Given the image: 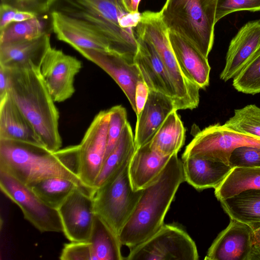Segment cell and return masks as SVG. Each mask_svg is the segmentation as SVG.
Segmentation results:
<instances>
[{
	"mask_svg": "<svg viewBox=\"0 0 260 260\" xmlns=\"http://www.w3.org/2000/svg\"><path fill=\"white\" fill-rule=\"evenodd\" d=\"M0 170L26 185L44 178L60 177L93 191L79 176L78 145L53 152L42 145L0 139Z\"/></svg>",
	"mask_w": 260,
	"mask_h": 260,
	"instance_id": "cell-1",
	"label": "cell"
},
{
	"mask_svg": "<svg viewBox=\"0 0 260 260\" xmlns=\"http://www.w3.org/2000/svg\"><path fill=\"white\" fill-rule=\"evenodd\" d=\"M173 154L159 175L143 189L130 217L118 234L129 249L146 240L164 224L165 216L180 185L185 181L182 161Z\"/></svg>",
	"mask_w": 260,
	"mask_h": 260,
	"instance_id": "cell-2",
	"label": "cell"
},
{
	"mask_svg": "<svg viewBox=\"0 0 260 260\" xmlns=\"http://www.w3.org/2000/svg\"><path fill=\"white\" fill-rule=\"evenodd\" d=\"M6 69L9 95L33 126L45 147L53 152L58 150L62 146L59 111L40 70Z\"/></svg>",
	"mask_w": 260,
	"mask_h": 260,
	"instance_id": "cell-3",
	"label": "cell"
},
{
	"mask_svg": "<svg viewBox=\"0 0 260 260\" xmlns=\"http://www.w3.org/2000/svg\"><path fill=\"white\" fill-rule=\"evenodd\" d=\"M218 0H166L160 13L169 30L184 37L208 58L214 38Z\"/></svg>",
	"mask_w": 260,
	"mask_h": 260,
	"instance_id": "cell-4",
	"label": "cell"
},
{
	"mask_svg": "<svg viewBox=\"0 0 260 260\" xmlns=\"http://www.w3.org/2000/svg\"><path fill=\"white\" fill-rule=\"evenodd\" d=\"M136 28V36L149 40L160 57L176 92L175 109L192 110L200 102V88L183 73L172 49L169 29L160 12L145 11Z\"/></svg>",
	"mask_w": 260,
	"mask_h": 260,
	"instance_id": "cell-5",
	"label": "cell"
},
{
	"mask_svg": "<svg viewBox=\"0 0 260 260\" xmlns=\"http://www.w3.org/2000/svg\"><path fill=\"white\" fill-rule=\"evenodd\" d=\"M129 161L96 189L93 195L95 213L118 236L134 211L143 190H134L132 187L128 173Z\"/></svg>",
	"mask_w": 260,
	"mask_h": 260,
	"instance_id": "cell-6",
	"label": "cell"
},
{
	"mask_svg": "<svg viewBox=\"0 0 260 260\" xmlns=\"http://www.w3.org/2000/svg\"><path fill=\"white\" fill-rule=\"evenodd\" d=\"M194 242L180 228L164 224L152 236L131 248L127 260H197Z\"/></svg>",
	"mask_w": 260,
	"mask_h": 260,
	"instance_id": "cell-7",
	"label": "cell"
},
{
	"mask_svg": "<svg viewBox=\"0 0 260 260\" xmlns=\"http://www.w3.org/2000/svg\"><path fill=\"white\" fill-rule=\"evenodd\" d=\"M241 146L260 148V138L233 131L218 123L197 133L182 157H201L229 165L232 152Z\"/></svg>",
	"mask_w": 260,
	"mask_h": 260,
	"instance_id": "cell-8",
	"label": "cell"
},
{
	"mask_svg": "<svg viewBox=\"0 0 260 260\" xmlns=\"http://www.w3.org/2000/svg\"><path fill=\"white\" fill-rule=\"evenodd\" d=\"M2 191L22 210L24 217L41 232H63L57 209L44 203L27 185L0 170Z\"/></svg>",
	"mask_w": 260,
	"mask_h": 260,
	"instance_id": "cell-9",
	"label": "cell"
},
{
	"mask_svg": "<svg viewBox=\"0 0 260 260\" xmlns=\"http://www.w3.org/2000/svg\"><path fill=\"white\" fill-rule=\"evenodd\" d=\"M110 114L99 112L94 117L78 145L79 176L88 188L93 189L105 159Z\"/></svg>",
	"mask_w": 260,
	"mask_h": 260,
	"instance_id": "cell-10",
	"label": "cell"
},
{
	"mask_svg": "<svg viewBox=\"0 0 260 260\" xmlns=\"http://www.w3.org/2000/svg\"><path fill=\"white\" fill-rule=\"evenodd\" d=\"M81 61L51 47L42 61L40 72L55 102L60 103L74 93V80L82 68Z\"/></svg>",
	"mask_w": 260,
	"mask_h": 260,
	"instance_id": "cell-11",
	"label": "cell"
},
{
	"mask_svg": "<svg viewBox=\"0 0 260 260\" xmlns=\"http://www.w3.org/2000/svg\"><path fill=\"white\" fill-rule=\"evenodd\" d=\"M57 210L68 239L71 242L89 241L95 216L92 192L77 188Z\"/></svg>",
	"mask_w": 260,
	"mask_h": 260,
	"instance_id": "cell-12",
	"label": "cell"
},
{
	"mask_svg": "<svg viewBox=\"0 0 260 260\" xmlns=\"http://www.w3.org/2000/svg\"><path fill=\"white\" fill-rule=\"evenodd\" d=\"M52 30L57 38L75 50L82 48L112 51L106 37L86 21L60 12L50 11Z\"/></svg>",
	"mask_w": 260,
	"mask_h": 260,
	"instance_id": "cell-13",
	"label": "cell"
},
{
	"mask_svg": "<svg viewBox=\"0 0 260 260\" xmlns=\"http://www.w3.org/2000/svg\"><path fill=\"white\" fill-rule=\"evenodd\" d=\"M76 50L112 78L124 93L136 113V88L139 81H143L137 64L129 62L122 56L112 51L82 48Z\"/></svg>",
	"mask_w": 260,
	"mask_h": 260,
	"instance_id": "cell-14",
	"label": "cell"
},
{
	"mask_svg": "<svg viewBox=\"0 0 260 260\" xmlns=\"http://www.w3.org/2000/svg\"><path fill=\"white\" fill-rule=\"evenodd\" d=\"M253 229L231 219L228 226L214 240L206 260H248L252 246Z\"/></svg>",
	"mask_w": 260,
	"mask_h": 260,
	"instance_id": "cell-15",
	"label": "cell"
},
{
	"mask_svg": "<svg viewBox=\"0 0 260 260\" xmlns=\"http://www.w3.org/2000/svg\"><path fill=\"white\" fill-rule=\"evenodd\" d=\"M260 50V20L243 25L231 40L220 78L226 82L233 79Z\"/></svg>",
	"mask_w": 260,
	"mask_h": 260,
	"instance_id": "cell-16",
	"label": "cell"
},
{
	"mask_svg": "<svg viewBox=\"0 0 260 260\" xmlns=\"http://www.w3.org/2000/svg\"><path fill=\"white\" fill-rule=\"evenodd\" d=\"M138 50L134 63L150 91L160 92L176 100V92L170 75L156 49L148 40L137 36Z\"/></svg>",
	"mask_w": 260,
	"mask_h": 260,
	"instance_id": "cell-17",
	"label": "cell"
},
{
	"mask_svg": "<svg viewBox=\"0 0 260 260\" xmlns=\"http://www.w3.org/2000/svg\"><path fill=\"white\" fill-rule=\"evenodd\" d=\"M51 47L49 33L31 40L0 44V66L9 69L40 70L44 57Z\"/></svg>",
	"mask_w": 260,
	"mask_h": 260,
	"instance_id": "cell-18",
	"label": "cell"
},
{
	"mask_svg": "<svg viewBox=\"0 0 260 260\" xmlns=\"http://www.w3.org/2000/svg\"><path fill=\"white\" fill-rule=\"evenodd\" d=\"M169 38L176 59L185 76L200 89L209 84L211 67L208 58L189 41L169 30Z\"/></svg>",
	"mask_w": 260,
	"mask_h": 260,
	"instance_id": "cell-19",
	"label": "cell"
},
{
	"mask_svg": "<svg viewBox=\"0 0 260 260\" xmlns=\"http://www.w3.org/2000/svg\"><path fill=\"white\" fill-rule=\"evenodd\" d=\"M176 110L174 100L160 92L150 91L137 117L134 140L136 148L148 143L169 114Z\"/></svg>",
	"mask_w": 260,
	"mask_h": 260,
	"instance_id": "cell-20",
	"label": "cell"
},
{
	"mask_svg": "<svg viewBox=\"0 0 260 260\" xmlns=\"http://www.w3.org/2000/svg\"><path fill=\"white\" fill-rule=\"evenodd\" d=\"M185 181L198 190L216 188L232 169L221 162L197 156L182 157Z\"/></svg>",
	"mask_w": 260,
	"mask_h": 260,
	"instance_id": "cell-21",
	"label": "cell"
},
{
	"mask_svg": "<svg viewBox=\"0 0 260 260\" xmlns=\"http://www.w3.org/2000/svg\"><path fill=\"white\" fill-rule=\"evenodd\" d=\"M0 139L44 146L33 126L9 94L0 100Z\"/></svg>",
	"mask_w": 260,
	"mask_h": 260,
	"instance_id": "cell-22",
	"label": "cell"
},
{
	"mask_svg": "<svg viewBox=\"0 0 260 260\" xmlns=\"http://www.w3.org/2000/svg\"><path fill=\"white\" fill-rule=\"evenodd\" d=\"M171 156H163L156 152L150 148L149 142L136 148L128 165L129 176L134 190H142L152 182Z\"/></svg>",
	"mask_w": 260,
	"mask_h": 260,
	"instance_id": "cell-23",
	"label": "cell"
},
{
	"mask_svg": "<svg viewBox=\"0 0 260 260\" xmlns=\"http://www.w3.org/2000/svg\"><path fill=\"white\" fill-rule=\"evenodd\" d=\"M136 149L134 135L128 121L116 145L104 161L93 185L94 192L131 160Z\"/></svg>",
	"mask_w": 260,
	"mask_h": 260,
	"instance_id": "cell-24",
	"label": "cell"
},
{
	"mask_svg": "<svg viewBox=\"0 0 260 260\" xmlns=\"http://www.w3.org/2000/svg\"><path fill=\"white\" fill-rule=\"evenodd\" d=\"M219 201L230 219L249 224L253 229L260 225V189L244 190Z\"/></svg>",
	"mask_w": 260,
	"mask_h": 260,
	"instance_id": "cell-25",
	"label": "cell"
},
{
	"mask_svg": "<svg viewBox=\"0 0 260 260\" xmlns=\"http://www.w3.org/2000/svg\"><path fill=\"white\" fill-rule=\"evenodd\" d=\"M185 128L175 110L171 112L149 141L150 148L163 156L178 153L184 144Z\"/></svg>",
	"mask_w": 260,
	"mask_h": 260,
	"instance_id": "cell-26",
	"label": "cell"
},
{
	"mask_svg": "<svg viewBox=\"0 0 260 260\" xmlns=\"http://www.w3.org/2000/svg\"><path fill=\"white\" fill-rule=\"evenodd\" d=\"M89 241L94 260L125 259L118 235L96 214Z\"/></svg>",
	"mask_w": 260,
	"mask_h": 260,
	"instance_id": "cell-27",
	"label": "cell"
},
{
	"mask_svg": "<svg viewBox=\"0 0 260 260\" xmlns=\"http://www.w3.org/2000/svg\"><path fill=\"white\" fill-rule=\"evenodd\" d=\"M251 189H260V167H234L214 193L220 201Z\"/></svg>",
	"mask_w": 260,
	"mask_h": 260,
	"instance_id": "cell-28",
	"label": "cell"
},
{
	"mask_svg": "<svg viewBox=\"0 0 260 260\" xmlns=\"http://www.w3.org/2000/svg\"><path fill=\"white\" fill-rule=\"evenodd\" d=\"M27 186L44 203L56 209L74 190L78 187H81L73 180L60 177L44 178Z\"/></svg>",
	"mask_w": 260,
	"mask_h": 260,
	"instance_id": "cell-29",
	"label": "cell"
},
{
	"mask_svg": "<svg viewBox=\"0 0 260 260\" xmlns=\"http://www.w3.org/2000/svg\"><path fill=\"white\" fill-rule=\"evenodd\" d=\"M44 15H39L26 21L13 22L1 31L0 44L31 40L38 38L52 30L51 19Z\"/></svg>",
	"mask_w": 260,
	"mask_h": 260,
	"instance_id": "cell-30",
	"label": "cell"
},
{
	"mask_svg": "<svg viewBox=\"0 0 260 260\" xmlns=\"http://www.w3.org/2000/svg\"><path fill=\"white\" fill-rule=\"evenodd\" d=\"M223 125L233 131L260 138V107L250 104L236 109Z\"/></svg>",
	"mask_w": 260,
	"mask_h": 260,
	"instance_id": "cell-31",
	"label": "cell"
},
{
	"mask_svg": "<svg viewBox=\"0 0 260 260\" xmlns=\"http://www.w3.org/2000/svg\"><path fill=\"white\" fill-rule=\"evenodd\" d=\"M233 86L244 93H260V50L233 78Z\"/></svg>",
	"mask_w": 260,
	"mask_h": 260,
	"instance_id": "cell-32",
	"label": "cell"
},
{
	"mask_svg": "<svg viewBox=\"0 0 260 260\" xmlns=\"http://www.w3.org/2000/svg\"><path fill=\"white\" fill-rule=\"evenodd\" d=\"M108 110L110 120L105 159L116 145L128 122L126 110L122 106L116 105Z\"/></svg>",
	"mask_w": 260,
	"mask_h": 260,
	"instance_id": "cell-33",
	"label": "cell"
},
{
	"mask_svg": "<svg viewBox=\"0 0 260 260\" xmlns=\"http://www.w3.org/2000/svg\"><path fill=\"white\" fill-rule=\"evenodd\" d=\"M229 165L234 167H260V148L241 146L231 153Z\"/></svg>",
	"mask_w": 260,
	"mask_h": 260,
	"instance_id": "cell-34",
	"label": "cell"
},
{
	"mask_svg": "<svg viewBox=\"0 0 260 260\" xmlns=\"http://www.w3.org/2000/svg\"><path fill=\"white\" fill-rule=\"evenodd\" d=\"M243 10L251 12L260 11V0H218L215 22L216 23L230 13Z\"/></svg>",
	"mask_w": 260,
	"mask_h": 260,
	"instance_id": "cell-35",
	"label": "cell"
},
{
	"mask_svg": "<svg viewBox=\"0 0 260 260\" xmlns=\"http://www.w3.org/2000/svg\"><path fill=\"white\" fill-rule=\"evenodd\" d=\"M59 258L61 260H94L90 242H71L65 244Z\"/></svg>",
	"mask_w": 260,
	"mask_h": 260,
	"instance_id": "cell-36",
	"label": "cell"
},
{
	"mask_svg": "<svg viewBox=\"0 0 260 260\" xmlns=\"http://www.w3.org/2000/svg\"><path fill=\"white\" fill-rule=\"evenodd\" d=\"M55 0H1V4L7 5L18 10L35 13L38 15L50 12Z\"/></svg>",
	"mask_w": 260,
	"mask_h": 260,
	"instance_id": "cell-37",
	"label": "cell"
},
{
	"mask_svg": "<svg viewBox=\"0 0 260 260\" xmlns=\"http://www.w3.org/2000/svg\"><path fill=\"white\" fill-rule=\"evenodd\" d=\"M149 92V88L143 81H139L137 84L135 92V103L137 117L140 114L145 106Z\"/></svg>",
	"mask_w": 260,
	"mask_h": 260,
	"instance_id": "cell-38",
	"label": "cell"
},
{
	"mask_svg": "<svg viewBox=\"0 0 260 260\" xmlns=\"http://www.w3.org/2000/svg\"><path fill=\"white\" fill-rule=\"evenodd\" d=\"M18 10L7 5L1 4L0 31L13 22L14 18Z\"/></svg>",
	"mask_w": 260,
	"mask_h": 260,
	"instance_id": "cell-39",
	"label": "cell"
},
{
	"mask_svg": "<svg viewBox=\"0 0 260 260\" xmlns=\"http://www.w3.org/2000/svg\"><path fill=\"white\" fill-rule=\"evenodd\" d=\"M141 13H125L120 18V25L125 29H133L136 27L141 19Z\"/></svg>",
	"mask_w": 260,
	"mask_h": 260,
	"instance_id": "cell-40",
	"label": "cell"
},
{
	"mask_svg": "<svg viewBox=\"0 0 260 260\" xmlns=\"http://www.w3.org/2000/svg\"><path fill=\"white\" fill-rule=\"evenodd\" d=\"M9 80L7 70L0 66V100L9 94Z\"/></svg>",
	"mask_w": 260,
	"mask_h": 260,
	"instance_id": "cell-41",
	"label": "cell"
},
{
	"mask_svg": "<svg viewBox=\"0 0 260 260\" xmlns=\"http://www.w3.org/2000/svg\"><path fill=\"white\" fill-rule=\"evenodd\" d=\"M125 12L134 13L138 12V6L141 0H119Z\"/></svg>",
	"mask_w": 260,
	"mask_h": 260,
	"instance_id": "cell-42",
	"label": "cell"
},
{
	"mask_svg": "<svg viewBox=\"0 0 260 260\" xmlns=\"http://www.w3.org/2000/svg\"><path fill=\"white\" fill-rule=\"evenodd\" d=\"M38 16L39 15L31 12L18 10L14 18L13 22L26 21L34 18Z\"/></svg>",
	"mask_w": 260,
	"mask_h": 260,
	"instance_id": "cell-43",
	"label": "cell"
}]
</instances>
